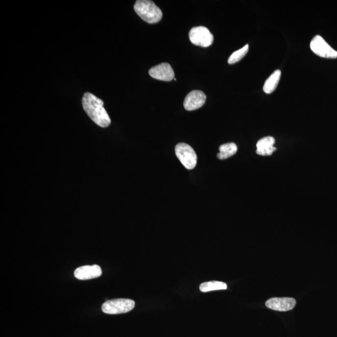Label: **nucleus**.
Instances as JSON below:
<instances>
[{"label":"nucleus","instance_id":"f257e3e1","mask_svg":"<svg viewBox=\"0 0 337 337\" xmlns=\"http://www.w3.org/2000/svg\"><path fill=\"white\" fill-rule=\"evenodd\" d=\"M82 105L87 115L98 126L107 128L110 125V117L104 108L103 101L100 98L90 92H86L82 98Z\"/></svg>","mask_w":337,"mask_h":337},{"label":"nucleus","instance_id":"f03ea898","mask_svg":"<svg viewBox=\"0 0 337 337\" xmlns=\"http://www.w3.org/2000/svg\"><path fill=\"white\" fill-rule=\"evenodd\" d=\"M134 9L137 15L148 23H156L162 19L161 10L153 2L150 0L136 1Z\"/></svg>","mask_w":337,"mask_h":337},{"label":"nucleus","instance_id":"7ed1b4c3","mask_svg":"<svg viewBox=\"0 0 337 337\" xmlns=\"http://www.w3.org/2000/svg\"><path fill=\"white\" fill-rule=\"evenodd\" d=\"M135 307L133 300L128 299H116L108 300L103 303L102 310L104 313L116 315L128 313Z\"/></svg>","mask_w":337,"mask_h":337},{"label":"nucleus","instance_id":"20e7f679","mask_svg":"<svg viewBox=\"0 0 337 337\" xmlns=\"http://www.w3.org/2000/svg\"><path fill=\"white\" fill-rule=\"evenodd\" d=\"M177 157L187 170H193L196 166L198 162L196 152L189 145L185 143H179L175 148Z\"/></svg>","mask_w":337,"mask_h":337},{"label":"nucleus","instance_id":"39448f33","mask_svg":"<svg viewBox=\"0 0 337 337\" xmlns=\"http://www.w3.org/2000/svg\"><path fill=\"white\" fill-rule=\"evenodd\" d=\"M189 39L191 43L196 46L209 47L213 43V36L207 28L197 27L190 30Z\"/></svg>","mask_w":337,"mask_h":337},{"label":"nucleus","instance_id":"423d86ee","mask_svg":"<svg viewBox=\"0 0 337 337\" xmlns=\"http://www.w3.org/2000/svg\"><path fill=\"white\" fill-rule=\"evenodd\" d=\"M310 49L315 54L325 58H337V52L319 35L314 36L310 42Z\"/></svg>","mask_w":337,"mask_h":337},{"label":"nucleus","instance_id":"0eeeda50","mask_svg":"<svg viewBox=\"0 0 337 337\" xmlns=\"http://www.w3.org/2000/svg\"><path fill=\"white\" fill-rule=\"evenodd\" d=\"M296 305V300L293 298H272L266 302L267 307L272 310L286 311L291 310Z\"/></svg>","mask_w":337,"mask_h":337},{"label":"nucleus","instance_id":"6e6552de","mask_svg":"<svg viewBox=\"0 0 337 337\" xmlns=\"http://www.w3.org/2000/svg\"><path fill=\"white\" fill-rule=\"evenodd\" d=\"M206 95L201 91L195 90L189 92L185 97L184 106L187 111H194L199 109L206 102Z\"/></svg>","mask_w":337,"mask_h":337},{"label":"nucleus","instance_id":"1a4fd4ad","mask_svg":"<svg viewBox=\"0 0 337 337\" xmlns=\"http://www.w3.org/2000/svg\"><path fill=\"white\" fill-rule=\"evenodd\" d=\"M149 73L152 78L158 80L171 81L174 79V72L172 67L167 63H162L151 67Z\"/></svg>","mask_w":337,"mask_h":337},{"label":"nucleus","instance_id":"9d476101","mask_svg":"<svg viewBox=\"0 0 337 337\" xmlns=\"http://www.w3.org/2000/svg\"><path fill=\"white\" fill-rule=\"evenodd\" d=\"M102 270L98 265L80 267L75 270V277L81 280L95 279L101 276Z\"/></svg>","mask_w":337,"mask_h":337},{"label":"nucleus","instance_id":"9b49d317","mask_svg":"<svg viewBox=\"0 0 337 337\" xmlns=\"http://www.w3.org/2000/svg\"><path fill=\"white\" fill-rule=\"evenodd\" d=\"M275 142L273 137H263L257 143V154L263 156H271L277 150V148L274 147Z\"/></svg>","mask_w":337,"mask_h":337},{"label":"nucleus","instance_id":"f8f14e48","mask_svg":"<svg viewBox=\"0 0 337 337\" xmlns=\"http://www.w3.org/2000/svg\"><path fill=\"white\" fill-rule=\"evenodd\" d=\"M281 77V71L279 69L276 70L270 76L268 80L266 81L263 87V91L266 94H271L276 89L278 84H279Z\"/></svg>","mask_w":337,"mask_h":337},{"label":"nucleus","instance_id":"ddd939ff","mask_svg":"<svg viewBox=\"0 0 337 337\" xmlns=\"http://www.w3.org/2000/svg\"><path fill=\"white\" fill-rule=\"evenodd\" d=\"M219 151L220 152L218 154V159H226L237 153V146L234 142L226 143L219 147Z\"/></svg>","mask_w":337,"mask_h":337},{"label":"nucleus","instance_id":"4468645a","mask_svg":"<svg viewBox=\"0 0 337 337\" xmlns=\"http://www.w3.org/2000/svg\"><path fill=\"white\" fill-rule=\"evenodd\" d=\"M200 291L202 292H207L213 291L226 290L227 285L226 283L219 281H210L201 283Z\"/></svg>","mask_w":337,"mask_h":337},{"label":"nucleus","instance_id":"2eb2a0df","mask_svg":"<svg viewBox=\"0 0 337 337\" xmlns=\"http://www.w3.org/2000/svg\"><path fill=\"white\" fill-rule=\"evenodd\" d=\"M249 49V44H247L244 47H242L241 49L236 51V52L233 53L229 58L228 63L229 64H233L240 61L242 59H243L244 56L247 55V52H248Z\"/></svg>","mask_w":337,"mask_h":337}]
</instances>
